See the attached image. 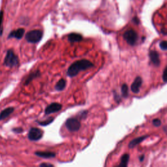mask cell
I'll use <instances>...</instances> for the list:
<instances>
[{"instance_id":"17","label":"cell","mask_w":167,"mask_h":167,"mask_svg":"<svg viewBox=\"0 0 167 167\" xmlns=\"http://www.w3.org/2000/svg\"><path fill=\"white\" fill-rule=\"evenodd\" d=\"M129 159V155L124 154L122 157L121 163H120V165L119 166H123V167H126L127 166Z\"/></svg>"},{"instance_id":"9","label":"cell","mask_w":167,"mask_h":167,"mask_svg":"<svg viewBox=\"0 0 167 167\" xmlns=\"http://www.w3.org/2000/svg\"><path fill=\"white\" fill-rule=\"evenodd\" d=\"M25 33L24 29L23 28H19L17 29L16 30H14L11 31L10 34L9 35L8 38H15L16 39H21L24 36V34Z\"/></svg>"},{"instance_id":"1","label":"cell","mask_w":167,"mask_h":167,"mask_svg":"<svg viewBox=\"0 0 167 167\" xmlns=\"http://www.w3.org/2000/svg\"><path fill=\"white\" fill-rule=\"evenodd\" d=\"M94 66L93 63L87 60H78L71 64L67 70V75L69 77H76L80 71H86Z\"/></svg>"},{"instance_id":"23","label":"cell","mask_w":167,"mask_h":167,"mask_svg":"<svg viewBox=\"0 0 167 167\" xmlns=\"http://www.w3.org/2000/svg\"><path fill=\"white\" fill-rule=\"evenodd\" d=\"M163 80L164 82H167V67H166L163 71Z\"/></svg>"},{"instance_id":"8","label":"cell","mask_w":167,"mask_h":167,"mask_svg":"<svg viewBox=\"0 0 167 167\" xmlns=\"http://www.w3.org/2000/svg\"><path fill=\"white\" fill-rule=\"evenodd\" d=\"M142 79L140 77H137L132 84L131 86V91L134 93H138L140 92V87L142 86Z\"/></svg>"},{"instance_id":"24","label":"cell","mask_w":167,"mask_h":167,"mask_svg":"<svg viewBox=\"0 0 167 167\" xmlns=\"http://www.w3.org/2000/svg\"><path fill=\"white\" fill-rule=\"evenodd\" d=\"M23 129L21 127H16V128H14L13 129V131L14 132L16 133H21L23 132Z\"/></svg>"},{"instance_id":"15","label":"cell","mask_w":167,"mask_h":167,"mask_svg":"<svg viewBox=\"0 0 167 167\" xmlns=\"http://www.w3.org/2000/svg\"><path fill=\"white\" fill-rule=\"evenodd\" d=\"M148 136H141V137H139V138H136V139H134L132 140L129 144V147L130 148H133L135 147V146L138 144H139L140 142H142L144 140L146 139V138H147Z\"/></svg>"},{"instance_id":"13","label":"cell","mask_w":167,"mask_h":167,"mask_svg":"<svg viewBox=\"0 0 167 167\" xmlns=\"http://www.w3.org/2000/svg\"><path fill=\"white\" fill-rule=\"evenodd\" d=\"M14 110V107H8L6 108L4 110H2L0 113V120L4 119L9 116Z\"/></svg>"},{"instance_id":"16","label":"cell","mask_w":167,"mask_h":167,"mask_svg":"<svg viewBox=\"0 0 167 167\" xmlns=\"http://www.w3.org/2000/svg\"><path fill=\"white\" fill-rule=\"evenodd\" d=\"M65 87H66V80L65 79L61 78L58 82L57 84H55V90L56 91H58V92H60V91H63L64 89H65Z\"/></svg>"},{"instance_id":"27","label":"cell","mask_w":167,"mask_h":167,"mask_svg":"<svg viewBox=\"0 0 167 167\" xmlns=\"http://www.w3.org/2000/svg\"><path fill=\"white\" fill-rule=\"evenodd\" d=\"M163 130H164V131H165V133L167 134V125H166L165 127H164V128H163Z\"/></svg>"},{"instance_id":"22","label":"cell","mask_w":167,"mask_h":167,"mask_svg":"<svg viewBox=\"0 0 167 167\" xmlns=\"http://www.w3.org/2000/svg\"><path fill=\"white\" fill-rule=\"evenodd\" d=\"M153 125L156 126V127H159V126L161 125V120L159 119H154L153 120Z\"/></svg>"},{"instance_id":"7","label":"cell","mask_w":167,"mask_h":167,"mask_svg":"<svg viewBox=\"0 0 167 167\" xmlns=\"http://www.w3.org/2000/svg\"><path fill=\"white\" fill-rule=\"evenodd\" d=\"M61 108H62V104L58 103V102H52L46 108L45 114L46 115H50L51 114L59 112L61 110Z\"/></svg>"},{"instance_id":"10","label":"cell","mask_w":167,"mask_h":167,"mask_svg":"<svg viewBox=\"0 0 167 167\" xmlns=\"http://www.w3.org/2000/svg\"><path fill=\"white\" fill-rule=\"evenodd\" d=\"M149 55V58H150L151 62L153 63V65H155V66H159L160 65L161 60L159 58V55L157 52L155 50L150 51Z\"/></svg>"},{"instance_id":"5","label":"cell","mask_w":167,"mask_h":167,"mask_svg":"<svg viewBox=\"0 0 167 167\" xmlns=\"http://www.w3.org/2000/svg\"><path fill=\"white\" fill-rule=\"evenodd\" d=\"M65 127L69 131H78L80 129L81 124L79 120L75 118H69L65 122Z\"/></svg>"},{"instance_id":"2","label":"cell","mask_w":167,"mask_h":167,"mask_svg":"<svg viewBox=\"0 0 167 167\" xmlns=\"http://www.w3.org/2000/svg\"><path fill=\"white\" fill-rule=\"evenodd\" d=\"M4 65L10 67V68L16 67L19 64L18 58L14 54V52L12 49L8 50H7L4 60Z\"/></svg>"},{"instance_id":"26","label":"cell","mask_w":167,"mask_h":167,"mask_svg":"<svg viewBox=\"0 0 167 167\" xmlns=\"http://www.w3.org/2000/svg\"><path fill=\"white\" fill-rule=\"evenodd\" d=\"M144 155H142V156H140V162H142V161L144 160Z\"/></svg>"},{"instance_id":"11","label":"cell","mask_w":167,"mask_h":167,"mask_svg":"<svg viewBox=\"0 0 167 167\" xmlns=\"http://www.w3.org/2000/svg\"><path fill=\"white\" fill-rule=\"evenodd\" d=\"M35 155L39 157L45 158V159H50V158H54L55 157V153L51 151H36Z\"/></svg>"},{"instance_id":"12","label":"cell","mask_w":167,"mask_h":167,"mask_svg":"<svg viewBox=\"0 0 167 167\" xmlns=\"http://www.w3.org/2000/svg\"><path fill=\"white\" fill-rule=\"evenodd\" d=\"M41 76V72L39 70H36L33 72H32L31 73H30V75L28 76V77L26 79L25 82H24V85L25 86H27L29 84H30L32 80H33L35 78H36L37 77H39Z\"/></svg>"},{"instance_id":"6","label":"cell","mask_w":167,"mask_h":167,"mask_svg":"<svg viewBox=\"0 0 167 167\" xmlns=\"http://www.w3.org/2000/svg\"><path fill=\"white\" fill-rule=\"evenodd\" d=\"M43 136V131L41 129L32 127L28 133V139L31 141H38Z\"/></svg>"},{"instance_id":"18","label":"cell","mask_w":167,"mask_h":167,"mask_svg":"<svg viewBox=\"0 0 167 167\" xmlns=\"http://www.w3.org/2000/svg\"><path fill=\"white\" fill-rule=\"evenodd\" d=\"M54 118H53V117H50V118H49L48 119L45 120V121L38 122L37 123L41 126H47L49 124H52V123L54 122Z\"/></svg>"},{"instance_id":"4","label":"cell","mask_w":167,"mask_h":167,"mask_svg":"<svg viewBox=\"0 0 167 167\" xmlns=\"http://www.w3.org/2000/svg\"><path fill=\"white\" fill-rule=\"evenodd\" d=\"M124 38L129 45L134 46L136 43L139 36L136 32L133 30H129L124 33Z\"/></svg>"},{"instance_id":"19","label":"cell","mask_w":167,"mask_h":167,"mask_svg":"<svg viewBox=\"0 0 167 167\" xmlns=\"http://www.w3.org/2000/svg\"><path fill=\"white\" fill-rule=\"evenodd\" d=\"M122 93L123 97H127L128 96L129 88L127 84H123V86H122Z\"/></svg>"},{"instance_id":"3","label":"cell","mask_w":167,"mask_h":167,"mask_svg":"<svg viewBox=\"0 0 167 167\" xmlns=\"http://www.w3.org/2000/svg\"><path fill=\"white\" fill-rule=\"evenodd\" d=\"M43 33L39 30H34L28 32L26 35V39L30 43H37L42 39Z\"/></svg>"},{"instance_id":"25","label":"cell","mask_w":167,"mask_h":167,"mask_svg":"<svg viewBox=\"0 0 167 167\" xmlns=\"http://www.w3.org/2000/svg\"><path fill=\"white\" fill-rule=\"evenodd\" d=\"M40 166H53V165L50 163H42L40 165Z\"/></svg>"},{"instance_id":"20","label":"cell","mask_w":167,"mask_h":167,"mask_svg":"<svg viewBox=\"0 0 167 167\" xmlns=\"http://www.w3.org/2000/svg\"><path fill=\"white\" fill-rule=\"evenodd\" d=\"M159 46L161 49L163 50H167V41H161L159 44Z\"/></svg>"},{"instance_id":"14","label":"cell","mask_w":167,"mask_h":167,"mask_svg":"<svg viewBox=\"0 0 167 167\" xmlns=\"http://www.w3.org/2000/svg\"><path fill=\"white\" fill-rule=\"evenodd\" d=\"M83 37L80 34L77 33H70L68 36V41L71 43H76L81 41L82 40Z\"/></svg>"},{"instance_id":"21","label":"cell","mask_w":167,"mask_h":167,"mask_svg":"<svg viewBox=\"0 0 167 167\" xmlns=\"http://www.w3.org/2000/svg\"><path fill=\"white\" fill-rule=\"evenodd\" d=\"M3 16H4L3 12L2 11H0V36H1V34H2L1 25H2V22H3Z\"/></svg>"}]
</instances>
